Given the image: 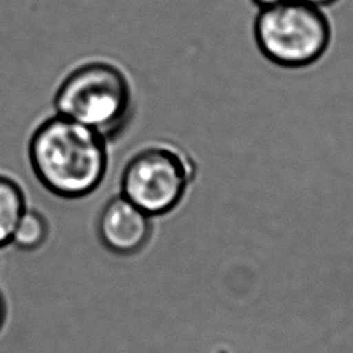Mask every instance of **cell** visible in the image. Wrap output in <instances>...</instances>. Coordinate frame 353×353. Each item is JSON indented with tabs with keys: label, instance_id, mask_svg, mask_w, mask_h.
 Instances as JSON below:
<instances>
[{
	"label": "cell",
	"instance_id": "9c48e42d",
	"mask_svg": "<svg viewBox=\"0 0 353 353\" xmlns=\"http://www.w3.org/2000/svg\"><path fill=\"white\" fill-rule=\"evenodd\" d=\"M305 1H307V3H310V4H314V6L323 8V7H328V6L334 4V3H336L338 0H305Z\"/></svg>",
	"mask_w": 353,
	"mask_h": 353
},
{
	"label": "cell",
	"instance_id": "277c9868",
	"mask_svg": "<svg viewBox=\"0 0 353 353\" xmlns=\"http://www.w3.org/2000/svg\"><path fill=\"white\" fill-rule=\"evenodd\" d=\"M196 176L190 154L175 143L159 142L138 150L124 165L120 194L153 218L175 210Z\"/></svg>",
	"mask_w": 353,
	"mask_h": 353
},
{
	"label": "cell",
	"instance_id": "ba28073f",
	"mask_svg": "<svg viewBox=\"0 0 353 353\" xmlns=\"http://www.w3.org/2000/svg\"><path fill=\"white\" fill-rule=\"evenodd\" d=\"M259 8H263V7H269V6H274V4H279V3H283V1H287V0H252Z\"/></svg>",
	"mask_w": 353,
	"mask_h": 353
},
{
	"label": "cell",
	"instance_id": "5b68a950",
	"mask_svg": "<svg viewBox=\"0 0 353 353\" xmlns=\"http://www.w3.org/2000/svg\"><path fill=\"white\" fill-rule=\"evenodd\" d=\"M153 216L117 194L102 207L97 229L102 244L119 255H134L149 241Z\"/></svg>",
	"mask_w": 353,
	"mask_h": 353
},
{
	"label": "cell",
	"instance_id": "52a82bcc",
	"mask_svg": "<svg viewBox=\"0 0 353 353\" xmlns=\"http://www.w3.org/2000/svg\"><path fill=\"white\" fill-rule=\"evenodd\" d=\"M50 233L47 218L36 208L26 207L14 229L11 244L21 251L39 250Z\"/></svg>",
	"mask_w": 353,
	"mask_h": 353
},
{
	"label": "cell",
	"instance_id": "7a4b0ae2",
	"mask_svg": "<svg viewBox=\"0 0 353 353\" xmlns=\"http://www.w3.org/2000/svg\"><path fill=\"white\" fill-rule=\"evenodd\" d=\"M59 116L83 124L112 141L132 117V88L125 73L105 61L74 68L59 84L54 97Z\"/></svg>",
	"mask_w": 353,
	"mask_h": 353
},
{
	"label": "cell",
	"instance_id": "6da1fadb",
	"mask_svg": "<svg viewBox=\"0 0 353 353\" xmlns=\"http://www.w3.org/2000/svg\"><path fill=\"white\" fill-rule=\"evenodd\" d=\"M108 141L91 128L55 114L33 131L28 154L40 183L63 199L91 194L108 171Z\"/></svg>",
	"mask_w": 353,
	"mask_h": 353
},
{
	"label": "cell",
	"instance_id": "3957f363",
	"mask_svg": "<svg viewBox=\"0 0 353 353\" xmlns=\"http://www.w3.org/2000/svg\"><path fill=\"white\" fill-rule=\"evenodd\" d=\"M254 37L266 59L281 68L299 69L327 52L332 28L321 7L305 0H287L259 10Z\"/></svg>",
	"mask_w": 353,
	"mask_h": 353
},
{
	"label": "cell",
	"instance_id": "8992f818",
	"mask_svg": "<svg viewBox=\"0 0 353 353\" xmlns=\"http://www.w3.org/2000/svg\"><path fill=\"white\" fill-rule=\"evenodd\" d=\"M25 208L26 199L22 188L14 179L0 175V247L11 241Z\"/></svg>",
	"mask_w": 353,
	"mask_h": 353
},
{
	"label": "cell",
	"instance_id": "30bf717a",
	"mask_svg": "<svg viewBox=\"0 0 353 353\" xmlns=\"http://www.w3.org/2000/svg\"><path fill=\"white\" fill-rule=\"evenodd\" d=\"M4 317H6V303H4V298L0 292V330L4 324Z\"/></svg>",
	"mask_w": 353,
	"mask_h": 353
}]
</instances>
